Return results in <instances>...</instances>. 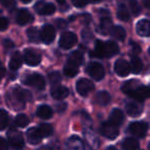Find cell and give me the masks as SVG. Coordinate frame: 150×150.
<instances>
[{
	"label": "cell",
	"instance_id": "cell-10",
	"mask_svg": "<svg viewBox=\"0 0 150 150\" xmlns=\"http://www.w3.org/2000/svg\"><path fill=\"white\" fill-rule=\"evenodd\" d=\"M56 37V32L52 25H44L40 32V39L46 44H50L54 41Z\"/></svg>",
	"mask_w": 150,
	"mask_h": 150
},
{
	"label": "cell",
	"instance_id": "cell-47",
	"mask_svg": "<svg viewBox=\"0 0 150 150\" xmlns=\"http://www.w3.org/2000/svg\"><path fill=\"white\" fill-rule=\"evenodd\" d=\"M143 5L146 8L150 9V0H145V1H143Z\"/></svg>",
	"mask_w": 150,
	"mask_h": 150
},
{
	"label": "cell",
	"instance_id": "cell-20",
	"mask_svg": "<svg viewBox=\"0 0 150 150\" xmlns=\"http://www.w3.org/2000/svg\"><path fill=\"white\" fill-rule=\"evenodd\" d=\"M123 119H125V116H123L122 111L119 110V109H114V110L111 112L109 121H110L112 125H116V127H119V125L123 122Z\"/></svg>",
	"mask_w": 150,
	"mask_h": 150
},
{
	"label": "cell",
	"instance_id": "cell-37",
	"mask_svg": "<svg viewBox=\"0 0 150 150\" xmlns=\"http://www.w3.org/2000/svg\"><path fill=\"white\" fill-rule=\"evenodd\" d=\"M129 4H131L132 13H133L134 15H139L140 11H141V8H140L139 3H138L137 1H131V2H129Z\"/></svg>",
	"mask_w": 150,
	"mask_h": 150
},
{
	"label": "cell",
	"instance_id": "cell-34",
	"mask_svg": "<svg viewBox=\"0 0 150 150\" xmlns=\"http://www.w3.org/2000/svg\"><path fill=\"white\" fill-rule=\"evenodd\" d=\"M9 117L8 114L5 110H0V131L6 129V127L8 125Z\"/></svg>",
	"mask_w": 150,
	"mask_h": 150
},
{
	"label": "cell",
	"instance_id": "cell-31",
	"mask_svg": "<svg viewBox=\"0 0 150 150\" xmlns=\"http://www.w3.org/2000/svg\"><path fill=\"white\" fill-rule=\"evenodd\" d=\"M78 71H79V67L73 66L69 63H66L64 67V74L68 77H74L75 75L78 73Z\"/></svg>",
	"mask_w": 150,
	"mask_h": 150
},
{
	"label": "cell",
	"instance_id": "cell-11",
	"mask_svg": "<svg viewBox=\"0 0 150 150\" xmlns=\"http://www.w3.org/2000/svg\"><path fill=\"white\" fill-rule=\"evenodd\" d=\"M114 70L117 75H119L121 77H125V76H127L129 74V72H131V66L125 60L119 59V60H117L115 62Z\"/></svg>",
	"mask_w": 150,
	"mask_h": 150
},
{
	"label": "cell",
	"instance_id": "cell-23",
	"mask_svg": "<svg viewBox=\"0 0 150 150\" xmlns=\"http://www.w3.org/2000/svg\"><path fill=\"white\" fill-rule=\"evenodd\" d=\"M140 86H141V84L139 83L138 80H129V81L125 82V83L123 84L121 90H122V92L125 93V94H127L129 96V95H131L132 93L135 92Z\"/></svg>",
	"mask_w": 150,
	"mask_h": 150
},
{
	"label": "cell",
	"instance_id": "cell-19",
	"mask_svg": "<svg viewBox=\"0 0 150 150\" xmlns=\"http://www.w3.org/2000/svg\"><path fill=\"white\" fill-rule=\"evenodd\" d=\"M111 101V97L110 95L108 94L105 91H102V92H99L96 94L94 98V102L98 105H101V106H105V105L109 104Z\"/></svg>",
	"mask_w": 150,
	"mask_h": 150
},
{
	"label": "cell",
	"instance_id": "cell-29",
	"mask_svg": "<svg viewBox=\"0 0 150 150\" xmlns=\"http://www.w3.org/2000/svg\"><path fill=\"white\" fill-rule=\"evenodd\" d=\"M117 17L120 21L127 22L129 19V13L127 11V6L125 4H119L118 8H117Z\"/></svg>",
	"mask_w": 150,
	"mask_h": 150
},
{
	"label": "cell",
	"instance_id": "cell-16",
	"mask_svg": "<svg viewBox=\"0 0 150 150\" xmlns=\"http://www.w3.org/2000/svg\"><path fill=\"white\" fill-rule=\"evenodd\" d=\"M50 95L56 100H62V99H65L69 95V90L67 88H65V86H56L52 88Z\"/></svg>",
	"mask_w": 150,
	"mask_h": 150
},
{
	"label": "cell",
	"instance_id": "cell-39",
	"mask_svg": "<svg viewBox=\"0 0 150 150\" xmlns=\"http://www.w3.org/2000/svg\"><path fill=\"white\" fill-rule=\"evenodd\" d=\"M0 3H1L3 6L7 7V8H11V7H13V6H15V5H16L15 1H11V0H6V1H4V0H1V1H0Z\"/></svg>",
	"mask_w": 150,
	"mask_h": 150
},
{
	"label": "cell",
	"instance_id": "cell-27",
	"mask_svg": "<svg viewBox=\"0 0 150 150\" xmlns=\"http://www.w3.org/2000/svg\"><path fill=\"white\" fill-rule=\"evenodd\" d=\"M113 26H112V21L109 17H104L101 19L100 22V29L101 31L104 34H108L110 33V31L112 30Z\"/></svg>",
	"mask_w": 150,
	"mask_h": 150
},
{
	"label": "cell",
	"instance_id": "cell-36",
	"mask_svg": "<svg viewBox=\"0 0 150 150\" xmlns=\"http://www.w3.org/2000/svg\"><path fill=\"white\" fill-rule=\"evenodd\" d=\"M48 79H50V82L52 84V86H56L59 84V82H61L62 77H61L60 73L57 72V71H54V72L50 73V75H48Z\"/></svg>",
	"mask_w": 150,
	"mask_h": 150
},
{
	"label": "cell",
	"instance_id": "cell-6",
	"mask_svg": "<svg viewBox=\"0 0 150 150\" xmlns=\"http://www.w3.org/2000/svg\"><path fill=\"white\" fill-rule=\"evenodd\" d=\"M101 133L104 137L108 138V139H115V138L118 137L119 135V129L118 127L112 125L110 121H106V122H103L101 125L100 129Z\"/></svg>",
	"mask_w": 150,
	"mask_h": 150
},
{
	"label": "cell",
	"instance_id": "cell-32",
	"mask_svg": "<svg viewBox=\"0 0 150 150\" xmlns=\"http://www.w3.org/2000/svg\"><path fill=\"white\" fill-rule=\"evenodd\" d=\"M27 35H28V38H29L31 42H35V43H37V42H39L40 40H41L40 39V32L34 27L28 29Z\"/></svg>",
	"mask_w": 150,
	"mask_h": 150
},
{
	"label": "cell",
	"instance_id": "cell-7",
	"mask_svg": "<svg viewBox=\"0 0 150 150\" xmlns=\"http://www.w3.org/2000/svg\"><path fill=\"white\" fill-rule=\"evenodd\" d=\"M24 61L29 66H37L41 62V56L34 48H27L24 52Z\"/></svg>",
	"mask_w": 150,
	"mask_h": 150
},
{
	"label": "cell",
	"instance_id": "cell-30",
	"mask_svg": "<svg viewBox=\"0 0 150 150\" xmlns=\"http://www.w3.org/2000/svg\"><path fill=\"white\" fill-rule=\"evenodd\" d=\"M110 34L117 40H125V31L122 27L119 26H115L112 28V30L110 31Z\"/></svg>",
	"mask_w": 150,
	"mask_h": 150
},
{
	"label": "cell",
	"instance_id": "cell-26",
	"mask_svg": "<svg viewBox=\"0 0 150 150\" xmlns=\"http://www.w3.org/2000/svg\"><path fill=\"white\" fill-rule=\"evenodd\" d=\"M37 115L42 119H48L52 116V110L47 105H41L37 109Z\"/></svg>",
	"mask_w": 150,
	"mask_h": 150
},
{
	"label": "cell",
	"instance_id": "cell-25",
	"mask_svg": "<svg viewBox=\"0 0 150 150\" xmlns=\"http://www.w3.org/2000/svg\"><path fill=\"white\" fill-rule=\"evenodd\" d=\"M82 61H83V56H82L81 52H73L72 54H70V57H69L67 63H69V64H71V65H74V66H76V67H79L80 65H81Z\"/></svg>",
	"mask_w": 150,
	"mask_h": 150
},
{
	"label": "cell",
	"instance_id": "cell-2",
	"mask_svg": "<svg viewBox=\"0 0 150 150\" xmlns=\"http://www.w3.org/2000/svg\"><path fill=\"white\" fill-rule=\"evenodd\" d=\"M24 82L28 86H32V88H36V90H43L45 88V81L44 78L38 73H33V74L27 75L24 79Z\"/></svg>",
	"mask_w": 150,
	"mask_h": 150
},
{
	"label": "cell",
	"instance_id": "cell-5",
	"mask_svg": "<svg viewBox=\"0 0 150 150\" xmlns=\"http://www.w3.org/2000/svg\"><path fill=\"white\" fill-rule=\"evenodd\" d=\"M76 43H77V36L73 32H64L61 35L60 41H59V45L64 50L72 48Z\"/></svg>",
	"mask_w": 150,
	"mask_h": 150
},
{
	"label": "cell",
	"instance_id": "cell-8",
	"mask_svg": "<svg viewBox=\"0 0 150 150\" xmlns=\"http://www.w3.org/2000/svg\"><path fill=\"white\" fill-rule=\"evenodd\" d=\"M95 88V86L92 81L86 78H81L77 81L76 83V90H77L78 94L82 97L88 96L90 93H92Z\"/></svg>",
	"mask_w": 150,
	"mask_h": 150
},
{
	"label": "cell",
	"instance_id": "cell-38",
	"mask_svg": "<svg viewBox=\"0 0 150 150\" xmlns=\"http://www.w3.org/2000/svg\"><path fill=\"white\" fill-rule=\"evenodd\" d=\"M7 27H8V21L5 18L0 17V31L7 29Z\"/></svg>",
	"mask_w": 150,
	"mask_h": 150
},
{
	"label": "cell",
	"instance_id": "cell-28",
	"mask_svg": "<svg viewBox=\"0 0 150 150\" xmlns=\"http://www.w3.org/2000/svg\"><path fill=\"white\" fill-rule=\"evenodd\" d=\"M129 66H131V71H133L135 74H138V73L141 72L142 69H143V63H142V61L140 60L138 57L134 56L133 58H132Z\"/></svg>",
	"mask_w": 150,
	"mask_h": 150
},
{
	"label": "cell",
	"instance_id": "cell-22",
	"mask_svg": "<svg viewBox=\"0 0 150 150\" xmlns=\"http://www.w3.org/2000/svg\"><path fill=\"white\" fill-rule=\"evenodd\" d=\"M23 63V57L19 52H16L11 54V61H9V68L11 70H18L22 66Z\"/></svg>",
	"mask_w": 150,
	"mask_h": 150
},
{
	"label": "cell",
	"instance_id": "cell-3",
	"mask_svg": "<svg viewBox=\"0 0 150 150\" xmlns=\"http://www.w3.org/2000/svg\"><path fill=\"white\" fill-rule=\"evenodd\" d=\"M86 72L91 77L94 78L95 80H101L105 76L104 67L99 63H90L86 67Z\"/></svg>",
	"mask_w": 150,
	"mask_h": 150
},
{
	"label": "cell",
	"instance_id": "cell-21",
	"mask_svg": "<svg viewBox=\"0 0 150 150\" xmlns=\"http://www.w3.org/2000/svg\"><path fill=\"white\" fill-rule=\"evenodd\" d=\"M27 139L29 141L30 144H33V145H36V144L40 143L42 137L40 136L39 132L36 127H32V129H28L27 132Z\"/></svg>",
	"mask_w": 150,
	"mask_h": 150
},
{
	"label": "cell",
	"instance_id": "cell-40",
	"mask_svg": "<svg viewBox=\"0 0 150 150\" xmlns=\"http://www.w3.org/2000/svg\"><path fill=\"white\" fill-rule=\"evenodd\" d=\"M0 150H8V144L3 138H0Z\"/></svg>",
	"mask_w": 150,
	"mask_h": 150
},
{
	"label": "cell",
	"instance_id": "cell-35",
	"mask_svg": "<svg viewBox=\"0 0 150 150\" xmlns=\"http://www.w3.org/2000/svg\"><path fill=\"white\" fill-rule=\"evenodd\" d=\"M15 123L17 127H25L29 123V118L27 117V115L25 114H19L15 119Z\"/></svg>",
	"mask_w": 150,
	"mask_h": 150
},
{
	"label": "cell",
	"instance_id": "cell-46",
	"mask_svg": "<svg viewBox=\"0 0 150 150\" xmlns=\"http://www.w3.org/2000/svg\"><path fill=\"white\" fill-rule=\"evenodd\" d=\"M133 52H136V54H138V52H140V46L137 45V44H133Z\"/></svg>",
	"mask_w": 150,
	"mask_h": 150
},
{
	"label": "cell",
	"instance_id": "cell-14",
	"mask_svg": "<svg viewBox=\"0 0 150 150\" xmlns=\"http://www.w3.org/2000/svg\"><path fill=\"white\" fill-rule=\"evenodd\" d=\"M13 97L18 103H20L21 106H23L26 103V101L30 99V95L28 92H26L25 90L21 88H16L13 91Z\"/></svg>",
	"mask_w": 150,
	"mask_h": 150
},
{
	"label": "cell",
	"instance_id": "cell-49",
	"mask_svg": "<svg viewBox=\"0 0 150 150\" xmlns=\"http://www.w3.org/2000/svg\"><path fill=\"white\" fill-rule=\"evenodd\" d=\"M38 150H52L50 148H48V147H41L40 149H38Z\"/></svg>",
	"mask_w": 150,
	"mask_h": 150
},
{
	"label": "cell",
	"instance_id": "cell-50",
	"mask_svg": "<svg viewBox=\"0 0 150 150\" xmlns=\"http://www.w3.org/2000/svg\"><path fill=\"white\" fill-rule=\"evenodd\" d=\"M149 54H150V48H149Z\"/></svg>",
	"mask_w": 150,
	"mask_h": 150
},
{
	"label": "cell",
	"instance_id": "cell-4",
	"mask_svg": "<svg viewBox=\"0 0 150 150\" xmlns=\"http://www.w3.org/2000/svg\"><path fill=\"white\" fill-rule=\"evenodd\" d=\"M7 139L13 148L15 149H22L24 147V139L22 134L18 129H11L7 133Z\"/></svg>",
	"mask_w": 150,
	"mask_h": 150
},
{
	"label": "cell",
	"instance_id": "cell-45",
	"mask_svg": "<svg viewBox=\"0 0 150 150\" xmlns=\"http://www.w3.org/2000/svg\"><path fill=\"white\" fill-rule=\"evenodd\" d=\"M4 45H5V47L9 48V47H13V42H11V40H5V41H4Z\"/></svg>",
	"mask_w": 150,
	"mask_h": 150
},
{
	"label": "cell",
	"instance_id": "cell-44",
	"mask_svg": "<svg viewBox=\"0 0 150 150\" xmlns=\"http://www.w3.org/2000/svg\"><path fill=\"white\" fill-rule=\"evenodd\" d=\"M57 24H58V27L59 28H65L67 26L66 23H65L63 20H58V21H57Z\"/></svg>",
	"mask_w": 150,
	"mask_h": 150
},
{
	"label": "cell",
	"instance_id": "cell-48",
	"mask_svg": "<svg viewBox=\"0 0 150 150\" xmlns=\"http://www.w3.org/2000/svg\"><path fill=\"white\" fill-rule=\"evenodd\" d=\"M106 150H117V149L115 147H113V146H110V147H108Z\"/></svg>",
	"mask_w": 150,
	"mask_h": 150
},
{
	"label": "cell",
	"instance_id": "cell-15",
	"mask_svg": "<svg viewBox=\"0 0 150 150\" xmlns=\"http://www.w3.org/2000/svg\"><path fill=\"white\" fill-rule=\"evenodd\" d=\"M125 110L129 116H139L143 111V106L138 102H129L125 105Z\"/></svg>",
	"mask_w": 150,
	"mask_h": 150
},
{
	"label": "cell",
	"instance_id": "cell-13",
	"mask_svg": "<svg viewBox=\"0 0 150 150\" xmlns=\"http://www.w3.org/2000/svg\"><path fill=\"white\" fill-rule=\"evenodd\" d=\"M35 9L39 15L42 16H50L56 11V6L52 3L45 2H38L35 5Z\"/></svg>",
	"mask_w": 150,
	"mask_h": 150
},
{
	"label": "cell",
	"instance_id": "cell-24",
	"mask_svg": "<svg viewBox=\"0 0 150 150\" xmlns=\"http://www.w3.org/2000/svg\"><path fill=\"white\" fill-rule=\"evenodd\" d=\"M121 147L123 150H138L139 148V142L135 138H127L123 140Z\"/></svg>",
	"mask_w": 150,
	"mask_h": 150
},
{
	"label": "cell",
	"instance_id": "cell-12",
	"mask_svg": "<svg viewBox=\"0 0 150 150\" xmlns=\"http://www.w3.org/2000/svg\"><path fill=\"white\" fill-rule=\"evenodd\" d=\"M129 97L132 99H135L136 101H139V102L146 100L150 97V86H140L135 92L129 95Z\"/></svg>",
	"mask_w": 150,
	"mask_h": 150
},
{
	"label": "cell",
	"instance_id": "cell-17",
	"mask_svg": "<svg viewBox=\"0 0 150 150\" xmlns=\"http://www.w3.org/2000/svg\"><path fill=\"white\" fill-rule=\"evenodd\" d=\"M33 21V17L32 15L27 11V9H21L19 11L17 15V23L19 25L23 26L26 25V24H29Z\"/></svg>",
	"mask_w": 150,
	"mask_h": 150
},
{
	"label": "cell",
	"instance_id": "cell-42",
	"mask_svg": "<svg viewBox=\"0 0 150 150\" xmlns=\"http://www.w3.org/2000/svg\"><path fill=\"white\" fill-rule=\"evenodd\" d=\"M4 73H5L4 67H3V65L1 64V63H0V80L3 78V76H4Z\"/></svg>",
	"mask_w": 150,
	"mask_h": 150
},
{
	"label": "cell",
	"instance_id": "cell-9",
	"mask_svg": "<svg viewBox=\"0 0 150 150\" xmlns=\"http://www.w3.org/2000/svg\"><path fill=\"white\" fill-rule=\"evenodd\" d=\"M148 127L145 122L142 121H135L132 122L129 127V131L131 134H133L136 137H144L147 133Z\"/></svg>",
	"mask_w": 150,
	"mask_h": 150
},
{
	"label": "cell",
	"instance_id": "cell-43",
	"mask_svg": "<svg viewBox=\"0 0 150 150\" xmlns=\"http://www.w3.org/2000/svg\"><path fill=\"white\" fill-rule=\"evenodd\" d=\"M73 4L75 5V6H77V7H83L86 6V4H88V2H76V1H73Z\"/></svg>",
	"mask_w": 150,
	"mask_h": 150
},
{
	"label": "cell",
	"instance_id": "cell-1",
	"mask_svg": "<svg viewBox=\"0 0 150 150\" xmlns=\"http://www.w3.org/2000/svg\"><path fill=\"white\" fill-rule=\"evenodd\" d=\"M119 52V47L114 41H101L98 40L96 48L91 52V56L96 58H110Z\"/></svg>",
	"mask_w": 150,
	"mask_h": 150
},
{
	"label": "cell",
	"instance_id": "cell-33",
	"mask_svg": "<svg viewBox=\"0 0 150 150\" xmlns=\"http://www.w3.org/2000/svg\"><path fill=\"white\" fill-rule=\"evenodd\" d=\"M37 129L42 138L50 137L52 134V127L50 125H48V123H42V125H39V127Z\"/></svg>",
	"mask_w": 150,
	"mask_h": 150
},
{
	"label": "cell",
	"instance_id": "cell-41",
	"mask_svg": "<svg viewBox=\"0 0 150 150\" xmlns=\"http://www.w3.org/2000/svg\"><path fill=\"white\" fill-rule=\"evenodd\" d=\"M66 106L67 105L65 104V103H62V104H60V105H57V110H58V112L64 111L65 109H66Z\"/></svg>",
	"mask_w": 150,
	"mask_h": 150
},
{
	"label": "cell",
	"instance_id": "cell-18",
	"mask_svg": "<svg viewBox=\"0 0 150 150\" xmlns=\"http://www.w3.org/2000/svg\"><path fill=\"white\" fill-rule=\"evenodd\" d=\"M137 33L140 36L148 37L150 36V22L147 20H142L137 24Z\"/></svg>",
	"mask_w": 150,
	"mask_h": 150
}]
</instances>
